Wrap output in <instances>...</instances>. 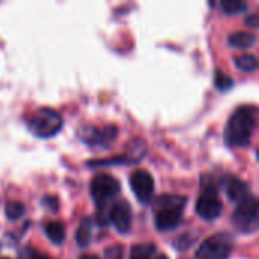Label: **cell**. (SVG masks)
Here are the masks:
<instances>
[{"label": "cell", "instance_id": "obj_2", "mask_svg": "<svg viewBox=\"0 0 259 259\" xmlns=\"http://www.w3.org/2000/svg\"><path fill=\"white\" fill-rule=\"evenodd\" d=\"M27 127L33 135L39 138H50L61 131L62 118L56 111L50 108H41L30 115Z\"/></svg>", "mask_w": 259, "mask_h": 259}, {"label": "cell", "instance_id": "obj_15", "mask_svg": "<svg viewBox=\"0 0 259 259\" xmlns=\"http://www.w3.org/2000/svg\"><path fill=\"white\" fill-rule=\"evenodd\" d=\"M147 152V147H146V143L141 141V140H134L129 146H127V155L124 156L127 162H137V161H141L143 156L146 155Z\"/></svg>", "mask_w": 259, "mask_h": 259}, {"label": "cell", "instance_id": "obj_19", "mask_svg": "<svg viewBox=\"0 0 259 259\" xmlns=\"http://www.w3.org/2000/svg\"><path fill=\"white\" fill-rule=\"evenodd\" d=\"M5 214L11 222H17L24 215V206L20 202H8L5 208Z\"/></svg>", "mask_w": 259, "mask_h": 259}, {"label": "cell", "instance_id": "obj_27", "mask_svg": "<svg viewBox=\"0 0 259 259\" xmlns=\"http://www.w3.org/2000/svg\"><path fill=\"white\" fill-rule=\"evenodd\" d=\"M2 259H9V258H2Z\"/></svg>", "mask_w": 259, "mask_h": 259}, {"label": "cell", "instance_id": "obj_4", "mask_svg": "<svg viewBox=\"0 0 259 259\" xmlns=\"http://www.w3.org/2000/svg\"><path fill=\"white\" fill-rule=\"evenodd\" d=\"M232 222L241 232H253L258 228V200L255 196L250 194L238 202Z\"/></svg>", "mask_w": 259, "mask_h": 259}, {"label": "cell", "instance_id": "obj_7", "mask_svg": "<svg viewBox=\"0 0 259 259\" xmlns=\"http://www.w3.org/2000/svg\"><path fill=\"white\" fill-rule=\"evenodd\" d=\"M222 209H223V203L219 199L215 190L205 191L196 203V212L199 214V217L208 222L217 219L222 214Z\"/></svg>", "mask_w": 259, "mask_h": 259}, {"label": "cell", "instance_id": "obj_9", "mask_svg": "<svg viewBox=\"0 0 259 259\" xmlns=\"http://www.w3.org/2000/svg\"><path fill=\"white\" fill-rule=\"evenodd\" d=\"M79 135L82 137V140L88 144H109L112 140H115L117 137V127L115 126H106L103 129H97L93 126H87L83 129H80Z\"/></svg>", "mask_w": 259, "mask_h": 259}, {"label": "cell", "instance_id": "obj_18", "mask_svg": "<svg viewBox=\"0 0 259 259\" xmlns=\"http://www.w3.org/2000/svg\"><path fill=\"white\" fill-rule=\"evenodd\" d=\"M235 65L246 71V73H250V71H255L258 68V59L255 55H250V53H244V55H240L235 58Z\"/></svg>", "mask_w": 259, "mask_h": 259}, {"label": "cell", "instance_id": "obj_22", "mask_svg": "<svg viewBox=\"0 0 259 259\" xmlns=\"http://www.w3.org/2000/svg\"><path fill=\"white\" fill-rule=\"evenodd\" d=\"M105 259H124V252L121 246H111L105 250Z\"/></svg>", "mask_w": 259, "mask_h": 259}, {"label": "cell", "instance_id": "obj_13", "mask_svg": "<svg viewBox=\"0 0 259 259\" xmlns=\"http://www.w3.org/2000/svg\"><path fill=\"white\" fill-rule=\"evenodd\" d=\"M228 41L235 49H250L256 42V38L255 35L247 33V32H235L229 36Z\"/></svg>", "mask_w": 259, "mask_h": 259}, {"label": "cell", "instance_id": "obj_11", "mask_svg": "<svg viewBox=\"0 0 259 259\" xmlns=\"http://www.w3.org/2000/svg\"><path fill=\"white\" fill-rule=\"evenodd\" d=\"M226 194L232 202H240L243 199H246L247 196H250V188L246 182H243L241 179L237 178H229V181L226 182Z\"/></svg>", "mask_w": 259, "mask_h": 259}, {"label": "cell", "instance_id": "obj_17", "mask_svg": "<svg viewBox=\"0 0 259 259\" xmlns=\"http://www.w3.org/2000/svg\"><path fill=\"white\" fill-rule=\"evenodd\" d=\"M155 252H156V247L152 243L135 244L131 250V259H152Z\"/></svg>", "mask_w": 259, "mask_h": 259}, {"label": "cell", "instance_id": "obj_8", "mask_svg": "<svg viewBox=\"0 0 259 259\" xmlns=\"http://www.w3.org/2000/svg\"><path fill=\"white\" fill-rule=\"evenodd\" d=\"M109 220L112 222V225L120 234H127L132 226V211L129 203L124 200L114 203L109 212Z\"/></svg>", "mask_w": 259, "mask_h": 259}, {"label": "cell", "instance_id": "obj_5", "mask_svg": "<svg viewBox=\"0 0 259 259\" xmlns=\"http://www.w3.org/2000/svg\"><path fill=\"white\" fill-rule=\"evenodd\" d=\"M120 182L111 175H97L91 182V194L97 203H105L120 193Z\"/></svg>", "mask_w": 259, "mask_h": 259}, {"label": "cell", "instance_id": "obj_21", "mask_svg": "<svg viewBox=\"0 0 259 259\" xmlns=\"http://www.w3.org/2000/svg\"><path fill=\"white\" fill-rule=\"evenodd\" d=\"M215 87L220 90V91H228L234 87V80L229 74L223 73V71H217L215 73Z\"/></svg>", "mask_w": 259, "mask_h": 259}, {"label": "cell", "instance_id": "obj_16", "mask_svg": "<svg viewBox=\"0 0 259 259\" xmlns=\"http://www.w3.org/2000/svg\"><path fill=\"white\" fill-rule=\"evenodd\" d=\"M91 241V222L90 219H83L76 231V243L79 247H87Z\"/></svg>", "mask_w": 259, "mask_h": 259}, {"label": "cell", "instance_id": "obj_24", "mask_svg": "<svg viewBox=\"0 0 259 259\" xmlns=\"http://www.w3.org/2000/svg\"><path fill=\"white\" fill-rule=\"evenodd\" d=\"M30 259H52V258H49V256H46V255H39V253H35L33 256Z\"/></svg>", "mask_w": 259, "mask_h": 259}, {"label": "cell", "instance_id": "obj_6", "mask_svg": "<svg viewBox=\"0 0 259 259\" xmlns=\"http://www.w3.org/2000/svg\"><path fill=\"white\" fill-rule=\"evenodd\" d=\"M131 188L137 199L143 203H149L153 197V178L146 170H135L131 176Z\"/></svg>", "mask_w": 259, "mask_h": 259}, {"label": "cell", "instance_id": "obj_1", "mask_svg": "<svg viewBox=\"0 0 259 259\" xmlns=\"http://www.w3.org/2000/svg\"><path fill=\"white\" fill-rule=\"evenodd\" d=\"M256 114L258 111L255 106H243L231 115L225 132V138L229 146L232 147L249 146L256 124Z\"/></svg>", "mask_w": 259, "mask_h": 259}, {"label": "cell", "instance_id": "obj_12", "mask_svg": "<svg viewBox=\"0 0 259 259\" xmlns=\"http://www.w3.org/2000/svg\"><path fill=\"white\" fill-rule=\"evenodd\" d=\"M185 205H187V197L185 196H176V194H164V196L158 197V200L155 203L156 211H159V209L182 211Z\"/></svg>", "mask_w": 259, "mask_h": 259}, {"label": "cell", "instance_id": "obj_10", "mask_svg": "<svg viewBox=\"0 0 259 259\" xmlns=\"http://www.w3.org/2000/svg\"><path fill=\"white\" fill-rule=\"evenodd\" d=\"M182 223V211L176 209H159L156 212L155 225L158 231L161 232H168L176 229Z\"/></svg>", "mask_w": 259, "mask_h": 259}, {"label": "cell", "instance_id": "obj_14", "mask_svg": "<svg viewBox=\"0 0 259 259\" xmlns=\"http://www.w3.org/2000/svg\"><path fill=\"white\" fill-rule=\"evenodd\" d=\"M46 235L53 244H62L65 240V228L59 222H50L46 225Z\"/></svg>", "mask_w": 259, "mask_h": 259}, {"label": "cell", "instance_id": "obj_3", "mask_svg": "<svg viewBox=\"0 0 259 259\" xmlns=\"http://www.w3.org/2000/svg\"><path fill=\"white\" fill-rule=\"evenodd\" d=\"M232 249V238L226 234H217L202 243L194 259H229Z\"/></svg>", "mask_w": 259, "mask_h": 259}, {"label": "cell", "instance_id": "obj_25", "mask_svg": "<svg viewBox=\"0 0 259 259\" xmlns=\"http://www.w3.org/2000/svg\"><path fill=\"white\" fill-rule=\"evenodd\" d=\"M79 259H100L99 256H96V255H82Z\"/></svg>", "mask_w": 259, "mask_h": 259}, {"label": "cell", "instance_id": "obj_26", "mask_svg": "<svg viewBox=\"0 0 259 259\" xmlns=\"http://www.w3.org/2000/svg\"><path fill=\"white\" fill-rule=\"evenodd\" d=\"M155 259H168V256H165V255H159V256H156Z\"/></svg>", "mask_w": 259, "mask_h": 259}, {"label": "cell", "instance_id": "obj_20", "mask_svg": "<svg viewBox=\"0 0 259 259\" xmlns=\"http://www.w3.org/2000/svg\"><path fill=\"white\" fill-rule=\"evenodd\" d=\"M222 9L229 15L240 14V12H244L247 9V3H244L241 0H223L222 2Z\"/></svg>", "mask_w": 259, "mask_h": 259}, {"label": "cell", "instance_id": "obj_23", "mask_svg": "<svg viewBox=\"0 0 259 259\" xmlns=\"http://www.w3.org/2000/svg\"><path fill=\"white\" fill-rule=\"evenodd\" d=\"M246 23H247L249 26H252V27H256V26L259 24L258 15H256V14H253V15L247 17V18H246Z\"/></svg>", "mask_w": 259, "mask_h": 259}]
</instances>
